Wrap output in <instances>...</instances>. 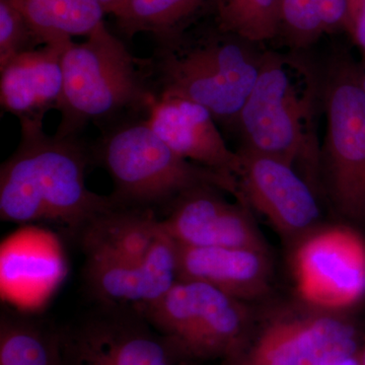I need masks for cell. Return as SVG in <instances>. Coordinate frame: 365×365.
I'll return each instance as SVG.
<instances>
[{"mask_svg": "<svg viewBox=\"0 0 365 365\" xmlns=\"http://www.w3.org/2000/svg\"><path fill=\"white\" fill-rule=\"evenodd\" d=\"M20 125V143L0 168L1 220L57 223L78 235L96 216L117 206L111 196L86 187L91 151L78 137L48 135L44 123Z\"/></svg>", "mask_w": 365, "mask_h": 365, "instance_id": "obj_1", "label": "cell"}, {"mask_svg": "<svg viewBox=\"0 0 365 365\" xmlns=\"http://www.w3.org/2000/svg\"><path fill=\"white\" fill-rule=\"evenodd\" d=\"M62 71L57 138L78 137L91 123L105 130L129 120L148 119L158 98L150 57L134 56L105 23L85 42H67Z\"/></svg>", "mask_w": 365, "mask_h": 365, "instance_id": "obj_2", "label": "cell"}, {"mask_svg": "<svg viewBox=\"0 0 365 365\" xmlns=\"http://www.w3.org/2000/svg\"><path fill=\"white\" fill-rule=\"evenodd\" d=\"M319 91L311 67L294 57L265 53L235 126L241 133L242 148L288 163L317 192L322 190L316 130Z\"/></svg>", "mask_w": 365, "mask_h": 365, "instance_id": "obj_3", "label": "cell"}, {"mask_svg": "<svg viewBox=\"0 0 365 365\" xmlns=\"http://www.w3.org/2000/svg\"><path fill=\"white\" fill-rule=\"evenodd\" d=\"M90 151L111 177L110 196L120 207H170L179 197L202 187L227 192L240 200L235 178L180 157L144 118L105 129Z\"/></svg>", "mask_w": 365, "mask_h": 365, "instance_id": "obj_4", "label": "cell"}, {"mask_svg": "<svg viewBox=\"0 0 365 365\" xmlns=\"http://www.w3.org/2000/svg\"><path fill=\"white\" fill-rule=\"evenodd\" d=\"M262 58L247 41L218 28L196 39L184 33L157 44L150 57L158 96L189 98L218 123L232 127L253 91Z\"/></svg>", "mask_w": 365, "mask_h": 365, "instance_id": "obj_5", "label": "cell"}, {"mask_svg": "<svg viewBox=\"0 0 365 365\" xmlns=\"http://www.w3.org/2000/svg\"><path fill=\"white\" fill-rule=\"evenodd\" d=\"M349 314L297 304L256 313L241 347L223 365H338L360 349Z\"/></svg>", "mask_w": 365, "mask_h": 365, "instance_id": "obj_6", "label": "cell"}, {"mask_svg": "<svg viewBox=\"0 0 365 365\" xmlns=\"http://www.w3.org/2000/svg\"><path fill=\"white\" fill-rule=\"evenodd\" d=\"M323 88L322 191L341 217L352 225H365V93L359 71L349 62L336 61Z\"/></svg>", "mask_w": 365, "mask_h": 365, "instance_id": "obj_7", "label": "cell"}, {"mask_svg": "<svg viewBox=\"0 0 365 365\" xmlns=\"http://www.w3.org/2000/svg\"><path fill=\"white\" fill-rule=\"evenodd\" d=\"M257 311L201 281L178 280L144 318L188 361L225 359L251 330Z\"/></svg>", "mask_w": 365, "mask_h": 365, "instance_id": "obj_8", "label": "cell"}, {"mask_svg": "<svg viewBox=\"0 0 365 365\" xmlns=\"http://www.w3.org/2000/svg\"><path fill=\"white\" fill-rule=\"evenodd\" d=\"M292 271L297 299L349 314L365 300V237L347 223L321 225L294 246Z\"/></svg>", "mask_w": 365, "mask_h": 365, "instance_id": "obj_9", "label": "cell"}, {"mask_svg": "<svg viewBox=\"0 0 365 365\" xmlns=\"http://www.w3.org/2000/svg\"><path fill=\"white\" fill-rule=\"evenodd\" d=\"M60 365H187L188 360L143 314L101 307L58 328Z\"/></svg>", "mask_w": 365, "mask_h": 365, "instance_id": "obj_10", "label": "cell"}, {"mask_svg": "<svg viewBox=\"0 0 365 365\" xmlns=\"http://www.w3.org/2000/svg\"><path fill=\"white\" fill-rule=\"evenodd\" d=\"M237 153L240 202L265 216L292 246L321 227L318 193L294 167L246 148Z\"/></svg>", "mask_w": 365, "mask_h": 365, "instance_id": "obj_11", "label": "cell"}, {"mask_svg": "<svg viewBox=\"0 0 365 365\" xmlns=\"http://www.w3.org/2000/svg\"><path fill=\"white\" fill-rule=\"evenodd\" d=\"M218 191L202 187L179 197L160 220L163 230L181 246L268 250L248 206L230 203Z\"/></svg>", "mask_w": 365, "mask_h": 365, "instance_id": "obj_12", "label": "cell"}, {"mask_svg": "<svg viewBox=\"0 0 365 365\" xmlns=\"http://www.w3.org/2000/svg\"><path fill=\"white\" fill-rule=\"evenodd\" d=\"M85 278L88 292L101 307L143 314L179 280L178 244L163 228V234L143 261L86 259Z\"/></svg>", "mask_w": 365, "mask_h": 365, "instance_id": "obj_13", "label": "cell"}, {"mask_svg": "<svg viewBox=\"0 0 365 365\" xmlns=\"http://www.w3.org/2000/svg\"><path fill=\"white\" fill-rule=\"evenodd\" d=\"M153 130L180 157L235 178L241 158L228 148L210 112L189 98L163 93L148 118Z\"/></svg>", "mask_w": 365, "mask_h": 365, "instance_id": "obj_14", "label": "cell"}, {"mask_svg": "<svg viewBox=\"0 0 365 365\" xmlns=\"http://www.w3.org/2000/svg\"><path fill=\"white\" fill-rule=\"evenodd\" d=\"M71 40L21 53L0 66V103L4 112L20 123H44L46 114L58 109L63 93L62 56Z\"/></svg>", "mask_w": 365, "mask_h": 365, "instance_id": "obj_15", "label": "cell"}, {"mask_svg": "<svg viewBox=\"0 0 365 365\" xmlns=\"http://www.w3.org/2000/svg\"><path fill=\"white\" fill-rule=\"evenodd\" d=\"M178 265L179 280L201 281L248 304L265 299L272 287L268 250L178 244Z\"/></svg>", "mask_w": 365, "mask_h": 365, "instance_id": "obj_16", "label": "cell"}, {"mask_svg": "<svg viewBox=\"0 0 365 365\" xmlns=\"http://www.w3.org/2000/svg\"><path fill=\"white\" fill-rule=\"evenodd\" d=\"M162 234L153 209L115 206L86 223L78 237L86 259L137 263L148 257Z\"/></svg>", "mask_w": 365, "mask_h": 365, "instance_id": "obj_17", "label": "cell"}, {"mask_svg": "<svg viewBox=\"0 0 365 365\" xmlns=\"http://www.w3.org/2000/svg\"><path fill=\"white\" fill-rule=\"evenodd\" d=\"M23 14L41 46L90 36L104 23L97 0H11Z\"/></svg>", "mask_w": 365, "mask_h": 365, "instance_id": "obj_18", "label": "cell"}, {"mask_svg": "<svg viewBox=\"0 0 365 365\" xmlns=\"http://www.w3.org/2000/svg\"><path fill=\"white\" fill-rule=\"evenodd\" d=\"M208 0H126L114 14L120 32L131 39L150 34L157 44L186 33Z\"/></svg>", "mask_w": 365, "mask_h": 365, "instance_id": "obj_19", "label": "cell"}, {"mask_svg": "<svg viewBox=\"0 0 365 365\" xmlns=\"http://www.w3.org/2000/svg\"><path fill=\"white\" fill-rule=\"evenodd\" d=\"M0 365H60L58 328L4 311L0 319Z\"/></svg>", "mask_w": 365, "mask_h": 365, "instance_id": "obj_20", "label": "cell"}, {"mask_svg": "<svg viewBox=\"0 0 365 365\" xmlns=\"http://www.w3.org/2000/svg\"><path fill=\"white\" fill-rule=\"evenodd\" d=\"M217 28L249 43L273 39L280 30V0H213Z\"/></svg>", "mask_w": 365, "mask_h": 365, "instance_id": "obj_21", "label": "cell"}, {"mask_svg": "<svg viewBox=\"0 0 365 365\" xmlns=\"http://www.w3.org/2000/svg\"><path fill=\"white\" fill-rule=\"evenodd\" d=\"M41 46L23 14L11 0H0V66Z\"/></svg>", "mask_w": 365, "mask_h": 365, "instance_id": "obj_22", "label": "cell"}, {"mask_svg": "<svg viewBox=\"0 0 365 365\" xmlns=\"http://www.w3.org/2000/svg\"><path fill=\"white\" fill-rule=\"evenodd\" d=\"M294 44H311L323 35L318 0H280V28Z\"/></svg>", "mask_w": 365, "mask_h": 365, "instance_id": "obj_23", "label": "cell"}, {"mask_svg": "<svg viewBox=\"0 0 365 365\" xmlns=\"http://www.w3.org/2000/svg\"><path fill=\"white\" fill-rule=\"evenodd\" d=\"M344 28L365 53V0H346Z\"/></svg>", "mask_w": 365, "mask_h": 365, "instance_id": "obj_24", "label": "cell"}, {"mask_svg": "<svg viewBox=\"0 0 365 365\" xmlns=\"http://www.w3.org/2000/svg\"><path fill=\"white\" fill-rule=\"evenodd\" d=\"M318 4L324 32L344 28L346 0H318Z\"/></svg>", "mask_w": 365, "mask_h": 365, "instance_id": "obj_25", "label": "cell"}, {"mask_svg": "<svg viewBox=\"0 0 365 365\" xmlns=\"http://www.w3.org/2000/svg\"><path fill=\"white\" fill-rule=\"evenodd\" d=\"M97 1L104 9L105 14H111L114 16L126 2V0H97Z\"/></svg>", "mask_w": 365, "mask_h": 365, "instance_id": "obj_26", "label": "cell"}, {"mask_svg": "<svg viewBox=\"0 0 365 365\" xmlns=\"http://www.w3.org/2000/svg\"><path fill=\"white\" fill-rule=\"evenodd\" d=\"M338 365H361L360 364L359 353H357V354L353 355V356L348 357V359L343 360V361H341Z\"/></svg>", "mask_w": 365, "mask_h": 365, "instance_id": "obj_27", "label": "cell"}, {"mask_svg": "<svg viewBox=\"0 0 365 365\" xmlns=\"http://www.w3.org/2000/svg\"><path fill=\"white\" fill-rule=\"evenodd\" d=\"M359 356L360 360V364L365 365V340L361 345H360V349L359 352Z\"/></svg>", "mask_w": 365, "mask_h": 365, "instance_id": "obj_28", "label": "cell"}, {"mask_svg": "<svg viewBox=\"0 0 365 365\" xmlns=\"http://www.w3.org/2000/svg\"><path fill=\"white\" fill-rule=\"evenodd\" d=\"M359 81L360 85H361L362 90L365 93V73L364 72L359 71Z\"/></svg>", "mask_w": 365, "mask_h": 365, "instance_id": "obj_29", "label": "cell"}, {"mask_svg": "<svg viewBox=\"0 0 365 365\" xmlns=\"http://www.w3.org/2000/svg\"><path fill=\"white\" fill-rule=\"evenodd\" d=\"M364 54H365V53H364Z\"/></svg>", "mask_w": 365, "mask_h": 365, "instance_id": "obj_30", "label": "cell"}]
</instances>
